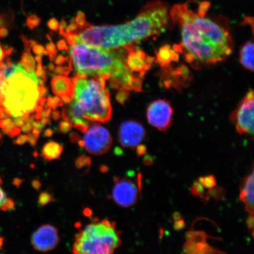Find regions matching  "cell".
I'll list each match as a JSON object with an SVG mask.
<instances>
[{
  "mask_svg": "<svg viewBox=\"0 0 254 254\" xmlns=\"http://www.w3.org/2000/svg\"><path fill=\"white\" fill-rule=\"evenodd\" d=\"M84 214L87 217H91L92 215V211L90 209L85 208L84 211Z\"/></svg>",
  "mask_w": 254,
  "mask_h": 254,
  "instance_id": "f5cc1de1",
  "label": "cell"
},
{
  "mask_svg": "<svg viewBox=\"0 0 254 254\" xmlns=\"http://www.w3.org/2000/svg\"><path fill=\"white\" fill-rule=\"evenodd\" d=\"M55 71L57 74L68 75L69 73L71 71V69L68 67H64V66H58V67L56 69Z\"/></svg>",
  "mask_w": 254,
  "mask_h": 254,
  "instance_id": "4dcf8cb0",
  "label": "cell"
},
{
  "mask_svg": "<svg viewBox=\"0 0 254 254\" xmlns=\"http://www.w3.org/2000/svg\"><path fill=\"white\" fill-rule=\"evenodd\" d=\"M40 117H41V115H40V113H38L36 115V119H40Z\"/></svg>",
  "mask_w": 254,
  "mask_h": 254,
  "instance_id": "91938a15",
  "label": "cell"
},
{
  "mask_svg": "<svg viewBox=\"0 0 254 254\" xmlns=\"http://www.w3.org/2000/svg\"><path fill=\"white\" fill-rule=\"evenodd\" d=\"M33 52L37 56H43V55H47L48 53L46 52L44 48L41 45H35L33 47Z\"/></svg>",
  "mask_w": 254,
  "mask_h": 254,
  "instance_id": "f546056e",
  "label": "cell"
},
{
  "mask_svg": "<svg viewBox=\"0 0 254 254\" xmlns=\"http://www.w3.org/2000/svg\"><path fill=\"white\" fill-rule=\"evenodd\" d=\"M24 182L23 180H21L20 179H15L13 181L14 185L17 187L20 186L21 184Z\"/></svg>",
  "mask_w": 254,
  "mask_h": 254,
  "instance_id": "7dc6e473",
  "label": "cell"
},
{
  "mask_svg": "<svg viewBox=\"0 0 254 254\" xmlns=\"http://www.w3.org/2000/svg\"><path fill=\"white\" fill-rule=\"evenodd\" d=\"M2 181L0 178V209L2 211L11 210L12 208L11 199H8L4 190L1 189Z\"/></svg>",
  "mask_w": 254,
  "mask_h": 254,
  "instance_id": "44dd1931",
  "label": "cell"
},
{
  "mask_svg": "<svg viewBox=\"0 0 254 254\" xmlns=\"http://www.w3.org/2000/svg\"><path fill=\"white\" fill-rule=\"evenodd\" d=\"M210 4L202 1L197 10L187 4L170 8L171 20L179 24L182 35L179 49L187 62L193 65L224 61L233 50V37L226 25L206 15Z\"/></svg>",
  "mask_w": 254,
  "mask_h": 254,
  "instance_id": "6da1fadb",
  "label": "cell"
},
{
  "mask_svg": "<svg viewBox=\"0 0 254 254\" xmlns=\"http://www.w3.org/2000/svg\"><path fill=\"white\" fill-rule=\"evenodd\" d=\"M66 61V58L63 56L60 55L57 57L56 63L57 64L61 65Z\"/></svg>",
  "mask_w": 254,
  "mask_h": 254,
  "instance_id": "7bdbcfd3",
  "label": "cell"
},
{
  "mask_svg": "<svg viewBox=\"0 0 254 254\" xmlns=\"http://www.w3.org/2000/svg\"><path fill=\"white\" fill-rule=\"evenodd\" d=\"M85 132L83 140L84 147L89 153L101 155L110 150L113 138L107 128L95 124Z\"/></svg>",
  "mask_w": 254,
  "mask_h": 254,
  "instance_id": "ba28073f",
  "label": "cell"
},
{
  "mask_svg": "<svg viewBox=\"0 0 254 254\" xmlns=\"http://www.w3.org/2000/svg\"><path fill=\"white\" fill-rule=\"evenodd\" d=\"M63 151V146L59 143L51 141L44 146L42 156L44 160L51 161L56 160L61 156Z\"/></svg>",
  "mask_w": 254,
  "mask_h": 254,
  "instance_id": "ac0fdd59",
  "label": "cell"
},
{
  "mask_svg": "<svg viewBox=\"0 0 254 254\" xmlns=\"http://www.w3.org/2000/svg\"><path fill=\"white\" fill-rule=\"evenodd\" d=\"M41 123L43 125L45 126L47 124H50V120L47 117H43L41 120Z\"/></svg>",
  "mask_w": 254,
  "mask_h": 254,
  "instance_id": "f907efd6",
  "label": "cell"
},
{
  "mask_svg": "<svg viewBox=\"0 0 254 254\" xmlns=\"http://www.w3.org/2000/svg\"><path fill=\"white\" fill-rule=\"evenodd\" d=\"M128 91L120 90L119 93L117 95V100L121 104H124L128 99Z\"/></svg>",
  "mask_w": 254,
  "mask_h": 254,
  "instance_id": "f1b7e54d",
  "label": "cell"
},
{
  "mask_svg": "<svg viewBox=\"0 0 254 254\" xmlns=\"http://www.w3.org/2000/svg\"><path fill=\"white\" fill-rule=\"evenodd\" d=\"M49 68L50 71H53V69H55V66L53 64H49Z\"/></svg>",
  "mask_w": 254,
  "mask_h": 254,
  "instance_id": "9f6ffc18",
  "label": "cell"
},
{
  "mask_svg": "<svg viewBox=\"0 0 254 254\" xmlns=\"http://www.w3.org/2000/svg\"><path fill=\"white\" fill-rule=\"evenodd\" d=\"M74 100L63 111V119L75 128L85 132L88 128L85 119L106 123L112 115L110 95L98 77H75Z\"/></svg>",
  "mask_w": 254,
  "mask_h": 254,
  "instance_id": "3957f363",
  "label": "cell"
},
{
  "mask_svg": "<svg viewBox=\"0 0 254 254\" xmlns=\"http://www.w3.org/2000/svg\"><path fill=\"white\" fill-rule=\"evenodd\" d=\"M11 53V52L10 51V49H9L8 51H4L3 50L1 45H0V64L1 63L3 59H4L5 53H8V55H9V53Z\"/></svg>",
  "mask_w": 254,
  "mask_h": 254,
  "instance_id": "60d3db41",
  "label": "cell"
},
{
  "mask_svg": "<svg viewBox=\"0 0 254 254\" xmlns=\"http://www.w3.org/2000/svg\"><path fill=\"white\" fill-rule=\"evenodd\" d=\"M170 8L166 2L158 0L150 1L135 18L126 23L89 25L75 36L76 43H82L104 50L134 44L166 31L171 21Z\"/></svg>",
  "mask_w": 254,
  "mask_h": 254,
  "instance_id": "7a4b0ae2",
  "label": "cell"
},
{
  "mask_svg": "<svg viewBox=\"0 0 254 254\" xmlns=\"http://www.w3.org/2000/svg\"><path fill=\"white\" fill-rule=\"evenodd\" d=\"M41 132V129L34 128L33 129V131H32V134H33L35 136H36L37 138H39Z\"/></svg>",
  "mask_w": 254,
  "mask_h": 254,
  "instance_id": "c3c4849f",
  "label": "cell"
},
{
  "mask_svg": "<svg viewBox=\"0 0 254 254\" xmlns=\"http://www.w3.org/2000/svg\"><path fill=\"white\" fill-rule=\"evenodd\" d=\"M122 244L114 222L104 219L100 223L87 225L75 236L74 254H109Z\"/></svg>",
  "mask_w": 254,
  "mask_h": 254,
  "instance_id": "8992f818",
  "label": "cell"
},
{
  "mask_svg": "<svg viewBox=\"0 0 254 254\" xmlns=\"http://www.w3.org/2000/svg\"><path fill=\"white\" fill-rule=\"evenodd\" d=\"M179 59V55L169 46L162 47L157 53L156 62L164 69H170L171 64Z\"/></svg>",
  "mask_w": 254,
  "mask_h": 254,
  "instance_id": "2e32d148",
  "label": "cell"
},
{
  "mask_svg": "<svg viewBox=\"0 0 254 254\" xmlns=\"http://www.w3.org/2000/svg\"><path fill=\"white\" fill-rule=\"evenodd\" d=\"M8 33V31L7 28L4 27L0 28V37H4L6 36H7Z\"/></svg>",
  "mask_w": 254,
  "mask_h": 254,
  "instance_id": "ee69618b",
  "label": "cell"
},
{
  "mask_svg": "<svg viewBox=\"0 0 254 254\" xmlns=\"http://www.w3.org/2000/svg\"><path fill=\"white\" fill-rule=\"evenodd\" d=\"M100 170L101 173H106L109 171V167H108L106 165H102L100 167Z\"/></svg>",
  "mask_w": 254,
  "mask_h": 254,
  "instance_id": "681fc988",
  "label": "cell"
},
{
  "mask_svg": "<svg viewBox=\"0 0 254 254\" xmlns=\"http://www.w3.org/2000/svg\"><path fill=\"white\" fill-rule=\"evenodd\" d=\"M53 196L50 193L47 192H43L41 193L39 198V204L40 206H44L49 204L53 201Z\"/></svg>",
  "mask_w": 254,
  "mask_h": 254,
  "instance_id": "cb8c5ba5",
  "label": "cell"
},
{
  "mask_svg": "<svg viewBox=\"0 0 254 254\" xmlns=\"http://www.w3.org/2000/svg\"><path fill=\"white\" fill-rule=\"evenodd\" d=\"M33 155L35 157H37L38 156V152L37 151H34L33 153Z\"/></svg>",
  "mask_w": 254,
  "mask_h": 254,
  "instance_id": "680465c9",
  "label": "cell"
},
{
  "mask_svg": "<svg viewBox=\"0 0 254 254\" xmlns=\"http://www.w3.org/2000/svg\"><path fill=\"white\" fill-rule=\"evenodd\" d=\"M80 225H81V224L79 223V222H78V223L75 224V227L77 228H79V227H80Z\"/></svg>",
  "mask_w": 254,
  "mask_h": 254,
  "instance_id": "94428289",
  "label": "cell"
},
{
  "mask_svg": "<svg viewBox=\"0 0 254 254\" xmlns=\"http://www.w3.org/2000/svg\"><path fill=\"white\" fill-rule=\"evenodd\" d=\"M48 27H49L51 30L57 31L59 29V24L56 19H51V20L48 22Z\"/></svg>",
  "mask_w": 254,
  "mask_h": 254,
  "instance_id": "1f68e13d",
  "label": "cell"
},
{
  "mask_svg": "<svg viewBox=\"0 0 254 254\" xmlns=\"http://www.w3.org/2000/svg\"><path fill=\"white\" fill-rule=\"evenodd\" d=\"M173 109L166 100H155L149 105L147 117L149 123L160 131H165L172 123Z\"/></svg>",
  "mask_w": 254,
  "mask_h": 254,
  "instance_id": "9c48e42d",
  "label": "cell"
},
{
  "mask_svg": "<svg viewBox=\"0 0 254 254\" xmlns=\"http://www.w3.org/2000/svg\"><path fill=\"white\" fill-rule=\"evenodd\" d=\"M21 64L23 65L25 71L30 73H35L36 62L30 53L25 52L24 53L23 57H22Z\"/></svg>",
  "mask_w": 254,
  "mask_h": 254,
  "instance_id": "ffe728a7",
  "label": "cell"
},
{
  "mask_svg": "<svg viewBox=\"0 0 254 254\" xmlns=\"http://www.w3.org/2000/svg\"><path fill=\"white\" fill-rule=\"evenodd\" d=\"M32 186L33 188L36 190H39L41 186V183L39 180H34L32 182Z\"/></svg>",
  "mask_w": 254,
  "mask_h": 254,
  "instance_id": "b9f144b4",
  "label": "cell"
},
{
  "mask_svg": "<svg viewBox=\"0 0 254 254\" xmlns=\"http://www.w3.org/2000/svg\"><path fill=\"white\" fill-rule=\"evenodd\" d=\"M91 164V161L90 158L85 156V155L79 157L75 161V166L77 167L78 169H81V168L86 166L90 167Z\"/></svg>",
  "mask_w": 254,
  "mask_h": 254,
  "instance_id": "603a6c76",
  "label": "cell"
},
{
  "mask_svg": "<svg viewBox=\"0 0 254 254\" xmlns=\"http://www.w3.org/2000/svg\"><path fill=\"white\" fill-rule=\"evenodd\" d=\"M204 187L201 185V184L198 182H196L193 184L191 188V192L193 195L196 196H201L202 195L203 192L204 190Z\"/></svg>",
  "mask_w": 254,
  "mask_h": 254,
  "instance_id": "4316f807",
  "label": "cell"
},
{
  "mask_svg": "<svg viewBox=\"0 0 254 254\" xmlns=\"http://www.w3.org/2000/svg\"><path fill=\"white\" fill-rule=\"evenodd\" d=\"M199 182L204 187V189H211L216 185V180L212 176H208L200 178Z\"/></svg>",
  "mask_w": 254,
  "mask_h": 254,
  "instance_id": "7402d4cb",
  "label": "cell"
},
{
  "mask_svg": "<svg viewBox=\"0 0 254 254\" xmlns=\"http://www.w3.org/2000/svg\"><path fill=\"white\" fill-rule=\"evenodd\" d=\"M145 135L144 127L135 121L128 120L123 123L119 130V141L124 147H137L144 140Z\"/></svg>",
  "mask_w": 254,
  "mask_h": 254,
  "instance_id": "7c38bea8",
  "label": "cell"
},
{
  "mask_svg": "<svg viewBox=\"0 0 254 254\" xmlns=\"http://www.w3.org/2000/svg\"><path fill=\"white\" fill-rule=\"evenodd\" d=\"M72 126V124L67 122V121L62 122L60 123L59 131L63 133V134H66V133L71 131Z\"/></svg>",
  "mask_w": 254,
  "mask_h": 254,
  "instance_id": "484cf974",
  "label": "cell"
},
{
  "mask_svg": "<svg viewBox=\"0 0 254 254\" xmlns=\"http://www.w3.org/2000/svg\"><path fill=\"white\" fill-rule=\"evenodd\" d=\"M115 185L113 190V198L117 204L128 208L134 205L138 199L137 187L132 181L114 177Z\"/></svg>",
  "mask_w": 254,
  "mask_h": 254,
  "instance_id": "30bf717a",
  "label": "cell"
},
{
  "mask_svg": "<svg viewBox=\"0 0 254 254\" xmlns=\"http://www.w3.org/2000/svg\"><path fill=\"white\" fill-rule=\"evenodd\" d=\"M28 141L29 142L31 146H35L37 144V139L38 138L36 137V136H35L33 134H29L28 135Z\"/></svg>",
  "mask_w": 254,
  "mask_h": 254,
  "instance_id": "d590c367",
  "label": "cell"
},
{
  "mask_svg": "<svg viewBox=\"0 0 254 254\" xmlns=\"http://www.w3.org/2000/svg\"><path fill=\"white\" fill-rule=\"evenodd\" d=\"M254 173L248 176L241 190L240 199L246 205V210L250 214L253 215L254 198Z\"/></svg>",
  "mask_w": 254,
  "mask_h": 254,
  "instance_id": "9a60e30c",
  "label": "cell"
},
{
  "mask_svg": "<svg viewBox=\"0 0 254 254\" xmlns=\"http://www.w3.org/2000/svg\"><path fill=\"white\" fill-rule=\"evenodd\" d=\"M13 122L15 125L17 126L18 127H21L24 125L25 122L23 118H22V117H13Z\"/></svg>",
  "mask_w": 254,
  "mask_h": 254,
  "instance_id": "836d02e7",
  "label": "cell"
},
{
  "mask_svg": "<svg viewBox=\"0 0 254 254\" xmlns=\"http://www.w3.org/2000/svg\"><path fill=\"white\" fill-rule=\"evenodd\" d=\"M136 152H137V154L139 155V156L144 154L146 152V147L144 145H138L137 146V148H136Z\"/></svg>",
  "mask_w": 254,
  "mask_h": 254,
  "instance_id": "f35d334b",
  "label": "cell"
},
{
  "mask_svg": "<svg viewBox=\"0 0 254 254\" xmlns=\"http://www.w3.org/2000/svg\"><path fill=\"white\" fill-rule=\"evenodd\" d=\"M59 241L58 230L50 225H42L31 237V243L34 249L41 252H47L55 249Z\"/></svg>",
  "mask_w": 254,
  "mask_h": 254,
  "instance_id": "4fadbf2b",
  "label": "cell"
},
{
  "mask_svg": "<svg viewBox=\"0 0 254 254\" xmlns=\"http://www.w3.org/2000/svg\"><path fill=\"white\" fill-rule=\"evenodd\" d=\"M3 239L2 238H0V247H1L2 245Z\"/></svg>",
  "mask_w": 254,
  "mask_h": 254,
  "instance_id": "6f0895ef",
  "label": "cell"
},
{
  "mask_svg": "<svg viewBox=\"0 0 254 254\" xmlns=\"http://www.w3.org/2000/svg\"><path fill=\"white\" fill-rule=\"evenodd\" d=\"M28 136L26 135H21L18 136L14 142L17 145H23L28 141Z\"/></svg>",
  "mask_w": 254,
  "mask_h": 254,
  "instance_id": "d6a6232c",
  "label": "cell"
},
{
  "mask_svg": "<svg viewBox=\"0 0 254 254\" xmlns=\"http://www.w3.org/2000/svg\"><path fill=\"white\" fill-rule=\"evenodd\" d=\"M25 70L24 68L21 64H15L7 60L5 63L0 64V71L2 73L6 80L11 76L16 74V73L20 72Z\"/></svg>",
  "mask_w": 254,
  "mask_h": 254,
  "instance_id": "d6986e66",
  "label": "cell"
},
{
  "mask_svg": "<svg viewBox=\"0 0 254 254\" xmlns=\"http://www.w3.org/2000/svg\"><path fill=\"white\" fill-rule=\"evenodd\" d=\"M78 144L79 146H80V147H84V141L83 140H79L78 142Z\"/></svg>",
  "mask_w": 254,
  "mask_h": 254,
  "instance_id": "11a10c76",
  "label": "cell"
},
{
  "mask_svg": "<svg viewBox=\"0 0 254 254\" xmlns=\"http://www.w3.org/2000/svg\"><path fill=\"white\" fill-rule=\"evenodd\" d=\"M127 53V46L107 51L82 43L72 45L69 50L75 71L84 77H111L126 65Z\"/></svg>",
  "mask_w": 254,
  "mask_h": 254,
  "instance_id": "277c9868",
  "label": "cell"
},
{
  "mask_svg": "<svg viewBox=\"0 0 254 254\" xmlns=\"http://www.w3.org/2000/svg\"><path fill=\"white\" fill-rule=\"evenodd\" d=\"M81 138L77 133L72 132L70 135V141L72 143L78 142Z\"/></svg>",
  "mask_w": 254,
  "mask_h": 254,
  "instance_id": "74e56055",
  "label": "cell"
},
{
  "mask_svg": "<svg viewBox=\"0 0 254 254\" xmlns=\"http://www.w3.org/2000/svg\"><path fill=\"white\" fill-rule=\"evenodd\" d=\"M41 20L36 15H31L27 20L28 26L30 28H34L40 23Z\"/></svg>",
  "mask_w": 254,
  "mask_h": 254,
  "instance_id": "83f0119b",
  "label": "cell"
},
{
  "mask_svg": "<svg viewBox=\"0 0 254 254\" xmlns=\"http://www.w3.org/2000/svg\"><path fill=\"white\" fill-rule=\"evenodd\" d=\"M254 119V91L251 90L241 101L237 109L231 114V120L240 134L253 135Z\"/></svg>",
  "mask_w": 254,
  "mask_h": 254,
  "instance_id": "52a82bcc",
  "label": "cell"
},
{
  "mask_svg": "<svg viewBox=\"0 0 254 254\" xmlns=\"http://www.w3.org/2000/svg\"><path fill=\"white\" fill-rule=\"evenodd\" d=\"M0 137H1V134H0Z\"/></svg>",
  "mask_w": 254,
  "mask_h": 254,
  "instance_id": "6125c7cd",
  "label": "cell"
},
{
  "mask_svg": "<svg viewBox=\"0 0 254 254\" xmlns=\"http://www.w3.org/2000/svg\"><path fill=\"white\" fill-rule=\"evenodd\" d=\"M53 93L61 97L65 103L71 102L74 94V86L70 79L58 75L52 79Z\"/></svg>",
  "mask_w": 254,
  "mask_h": 254,
  "instance_id": "5bb4252c",
  "label": "cell"
},
{
  "mask_svg": "<svg viewBox=\"0 0 254 254\" xmlns=\"http://www.w3.org/2000/svg\"><path fill=\"white\" fill-rule=\"evenodd\" d=\"M2 106L13 117L29 114L36 109L40 98L39 80L35 73L24 70L7 79Z\"/></svg>",
  "mask_w": 254,
  "mask_h": 254,
  "instance_id": "5b68a950",
  "label": "cell"
},
{
  "mask_svg": "<svg viewBox=\"0 0 254 254\" xmlns=\"http://www.w3.org/2000/svg\"><path fill=\"white\" fill-rule=\"evenodd\" d=\"M57 47H58L60 50H65L68 49L66 45L65 41L64 40L59 41L58 43H57Z\"/></svg>",
  "mask_w": 254,
  "mask_h": 254,
  "instance_id": "ab89813d",
  "label": "cell"
},
{
  "mask_svg": "<svg viewBox=\"0 0 254 254\" xmlns=\"http://www.w3.org/2000/svg\"><path fill=\"white\" fill-rule=\"evenodd\" d=\"M53 131L52 129L49 128L44 132V135L45 136H47V137H50V136H52L53 135Z\"/></svg>",
  "mask_w": 254,
  "mask_h": 254,
  "instance_id": "bcb514c9",
  "label": "cell"
},
{
  "mask_svg": "<svg viewBox=\"0 0 254 254\" xmlns=\"http://www.w3.org/2000/svg\"><path fill=\"white\" fill-rule=\"evenodd\" d=\"M114 153L117 155H121L123 154V151L120 148L116 147L115 149H114Z\"/></svg>",
  "mask_w": 254,
  "mask_h": 254,
  "instance_id": "816d5d0a",
  "label": "cell"
},
{
  "mask_svg": "<svg viewBox=\"0 0 254 254\" xmlns=\"http://www.w3.org/2000/svg\"><path fill=\"white\" fill-rule=\"evenodd\" d=\"M126 64L130 70L139 77H143L151 68L155 59L149 56L140 49H136L134 44L127 46Z\"/></svg>",
  "mask_w": 254,
  "mask_h": 254,
  "instance_id": "8fae6325",
  "label": "cell"
},
{
  "mask_svg": "<svg viewBox=\"0 0 254 254\" xmlns=\"http://www.w3.org/2000/svg\"><path fill=\"white\" fill-rule=\"evenodd\" d=\"M247 225L250 228H253L254 227V218L253 215L250 216L247 220Z\"/></svg>",
  "mask_w": 254,
  "mask_h": 254,
  "instance_id": "f6af8a7d",
  "label": "cell"
},
{
  "mask_svg": "<svg viewBox=\"0 0 254 254\" xmlns=\"http://www.w3.org/2000/svg\"><path fill=\"white\" fill-rule=\"evenodd\" d=\"M254 43L249 41L242 47L240 51V61L244 67L249 70L254 71Z\"/></svg>",
  "mask_w": 254,
  "mask_h": 254,
  "instance_id": "e0dca14e",
  "label": "cell"
},
{
  "mask_svg": "<svg viewBox=\"0 0 254 254\" xmlns=\"http://www.w3.org/2000/svg\"><path fill=\"white\" fill-rule=\"evenodd\" d=\"M52 116L53 119H55V120H58L60 117V114L59 111H57V112H53Z\"/></svg>",
  "mask_w": 254,
  "mask_h": 254,
  "instance_id": "db71d44e",
  "label": "cell"
},
{
  "mask_svg": "<svg viewBox=\"0 0 254 254\" xmlns=\"http://www.w3.org/2000/svg\"><path fill=\"white\" fill-rule=\"evenodd\" d=\"M32 129H33V126H32L29 122H27L26 124H24V125L21 127L22 131L25 133L30 132Z\"/></svg>",
  "mask_w": 254,
  "mask_h": 254,
  "instance_id": "e575fe53",
  "label": "cell"
},
{
  "mask_svg": "<svg viewBox=\"0 0 254 254\" xmlns=\"http://www.w3.org/2000/svg\"><path fill=\"white\" fill-rule=\"evenodd\" d=\"M184 222L182 219H180L179 220L176 221V223L174 224V228H176V230H181L184 227Z\"/></svg>",
  "mask_w": 254,
  "mask_h": 254,
  "instance_id": "8d00e7d4",
  "label": "cell"
},
{
  "mask_svg": "<svg viewBox=\"0 0 254 254\" xmlns=\"http://www.w3.org/2000/svg\"><path fill=\"white\" fill-rule=\"evenodd\" d=\"M47 52L49 54L51 61L53 62L57 57L56 47L52 41L47 45Z\"/></svg>",
  "mask_w": 254,
  "mask_h": 254,
  "instance_id": "d4e9b609",
  "label": "cell"
}]
</instances>
